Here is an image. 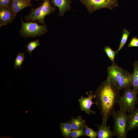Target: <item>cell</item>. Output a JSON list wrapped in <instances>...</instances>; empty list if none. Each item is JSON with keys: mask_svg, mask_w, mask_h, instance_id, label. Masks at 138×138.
Returning a JSON list of instances; mask_svg holds the SVG:
<instances>
[{"mask_svg": "<svg viewBox=\"0 0 138 138\" xmlns=\"http://www.w3.org/2000/svg\"><path fill=\"white\" fill-rule=\"evenodd\" d=\"M120 91L107 79L95 91L96 105L102 118V123L107 124L108 119L115 111V106L121 96Z\"/></svg>", "mask_w": 138, "mask_h": 138, "instance_id": "obj_1", "label": "cell"}, {"mask_svg": "<svg viewBox=\"0 0 138 138\" xmlns=\"http://www.w3.org/2000/svg\"><path fill=\"white\" fill-rule=\"evenodd\" d=\"M112 116L114 121V136L118 138H126L128 117L126 112L120 109L115 111Z\"/></svg>", "mask_w": 138, "mask_h": 138, "instance_id": "obj_2", "label": "cell"}, {"mask_svg": "<svg viewBox=\"0 0 138 138\" xmlns=\"http://www.w3.org/2000/svg\"><path fill=\"white\" fill-rule=\"evenodd\" d=\"M42 4L37 8H32L30 13L25 17L26 20L35 21L44 24L45 16L54 12L56 8L52 7L50 0H43Z\"/></svg>", "mask_w": 138, "mask_h": 138, "instance_id": "obj_3", "label": "cell"}, {"mask_svg": "<svg viewBox=\"0 0 138 138\" xmlns=\"http://www.w3.org/2000/svg\"><path fill=\"white\" fill-rule=\"evenodd\" d=\"M137 94L131 88L124 89L118 102L120 109L130 113L138 103Z\"/></svg>", "mask_w": 138, "mask_h": 138, "instance_id": "obj_4", "label": "cell"}, {"mask_svg": "<svg viewBox=\"0 0 138 138\" xmlns=\"http://www.w3.org/2000/svg\"><path fill=\"white\" fill-rule=\"evenodd\" d=\"M21 29L19 31L20 35L23 37H35L41 36L48 31L46 25H40L36 22H24L22 19Z\"/></svg>", "mask_w": 138, "mask_h": 138, "instance_id": "obj_5", "label": "cell"}, {"mask_svg": "<svg viewBox=\"0 0 138 138\" xmlns=\"http://www.w3.org/2000/svg\"><path fill=\"white\" fill-rule=\"evenodd\" d=\"M90 14L103 8L112 9L118 5V0H79Z\"/></svg>", "mask_w": 138, "mask_h": 138, "instance_id": "obj_6", "label": "cell"}, {"mask_svg": "<svg viewBox=\"0 0 138 138\" xmlns=\"http://www.w3.org/2000/svg\"><path fill=\"white\" fill-rule=\"evenodd\" d=\"M86 93L88 95L87 97H84L81 96L78 100L81 110L84 111L89 115L91 113L95 115L96 114V112L91 110L90 108L93 104L97 105L96 101L94 102L92 101L93 98H95V96L94 94L93 95V90L89 92V94L87 92Z\"/></svg>", "mask_w": 138, "mask_h": 138, "instance_id": "obj_7", "label": "cell"}, {"mask_svg": "<svg viewBox=\"0 0 138 138\" xmlns=\"http://www.w3.org/2000/svg\"><path fill=\"white\" fill-rule=\"evenodd\" d=\"M107 79L110 81L116 87L123 74V69L115 63L107 67Z\"/></svg>", "mask_w": 138, "mask_h": 138, "instance_id": "obj_8", "label": "cell"}, {"mask_svg": "<svg viewBox=\"0 0 138 138\" xmlns=\"http://www.w3.org/2000/svg\"><path fill=\"white\" fill-rule=\"evenodd\" d=\"M132 73L125 70H123L122 75L118 82L116 87L120 90L130 88L132 87Z\"/></svg>", "mask_w": 138, "mask_h": 138, "instance_id": "obj_9", "label": "cell"}, {"mask_svg": "<svg viewBox=\"0 0 138 138\" xmlns=\"http://www.w3.org/2000/svg\"><path fill=\"white\" fill-rule=\"evenodd\" d=\"M14 18L10 7H0V27L11 23Z\"/></svg>", "mask_w": 138, "mask_h": 138, "instance_id": "obj_10", "label": "cell"}, {"mask_svg": "<svg viewBox=\"0 0 138 138\" xmlns=\"http://www.w3.org/2000/svg\"><path fill=\"white\" fill-rule=\"evenodd\" d=\"M31 0H12L10 8L14 18L17 13L20 10L29 6H31Z\"/></svg>", "mask_w": 138, "mask_h": 138, "instance_id": "obj_11", "label": "cell"}, {"mask_svg": "<svg viewBox=\"0 0 138 138\" xmlns=\"http://www.w3.org/2000/svg\"><path fill=\"white\" fill-rule=\"evenodd\" d=\"M130 113L128 117V132L138 129V107H136Z\"/></svg>", "mask_w": 138, "mask_h": 138, "instance_id": "obj_12", "label": "cell"}, {"mask_svg": "<svg viewBox=\"0 0 138 138\" xmlns=\"http://www.w3.org/2000/svg\"><path fill=\"white\" fill-rule=\"evenodd\" d=\"M51 2L55 6L58 7L59 15L60 17L63 16L66 12L71 9L70 0H52Z\"/></svg>", "mask_w": 138, "mask_h": 138, "instance_id": "obj_13", "label": "cell"}, {"mask_svg": "<svg viewBox=\"0 0 138 138\" xmlns=\"http://www.w3.org/2000/svg\"><path fill=\"white\" fill-rule=\"evenodd\" d=\"M98 128V138H112L114 136L113 132L111 130L110 126L102 123L96 125Z\"/></svg>", "mask_w": 138, "mask_h": 138, "instance_id": "obj_14", "label": "cell"}, {"mask_svg": "<svg viewBox=\"0 0 138 138\" xmlns=\"http://www.w3.org/2000/svg\"><path fill=\"white\" fill-rule=\"evenodd\" d=\"M71 126L72 130H79L82 128L85 129L87 126L85 120L80 116H78L76 118L71 117Z\"/></svg>", "mask_w": 138, "mask_h": 138, "instance_id": "obj_15", "label": "cell"}, {"mask_svg": "<svg viewBox=\"0 0 138 138\" xmlns=\"http://www.w3.org/2000/svg\"><path fill=\"white\" fill-rule=\"evenodd\" d=\"M134 71L132 73V89L135 92L138 93V61L134 62L133 64Z\"/></svg>", "mask_w": 138, "mask_h": 138, "instance_id": "obj_16", "label": "cell"}, {"mask_svg": "<svg viewBox=\"0 0 138 138\" xmlns=\"http://www.w3.org/2000/svg\"><path fill=\"white\" fill-rule=\"evenodd\" d=\"M60 128L62 135L65 137L69 138L71 132V121L60 123Z\"/></svg>", "mask_w": 138, "mask_h": 138, "instance_id": "obj_17", "label": "cell"}, {"mask_svg": "<svg viewBox=\"0 0 138 138\" xmlns=\"http://www.w3.org/2000/svg\"><path fill=\"white\" fill-rule=\"evenodd\" d=\"M130 33V32L126 29L123 28L119 47L118 49L115 51L117 54H118L119 51L123 48L125 45Z\"/></svg>", "mask_w": 138, "mask_h": 138, "instance_id": "obj_18", "label": "cell"}, {"mask_svg": "<svg viewBox=\"0 0 138 138\" xmlns=\"http://www.w3.org/2000/svg\"><path fill=\"white\" fill-rule=\"evenodd\" d=\"M27 51H26L24 53H21V52H19L15 58L14 67L15 69H16L18 68L20 69L21 68V65L24 60L25 56L24 54Z\"/></svg>", "mask_w": 138, "mask_h": 138, "instance_id": "obj_19", "label": "cell"}, {"mask_svg": "<svg viewBox=\"0 0 138 138\" xmlns=\"http://www.w3.org/2000/svg\"><path fill=\"white\" fill-rule=\"evenodd\" d=\"M103 51L112 62V64H115V56L117 54L116 51L113 50L109 46H105L104 48Z\"/></svg>", "mask_w": 138, "mask_h": 138, "instance_id": "obj_20", "label": "cell"}, {"mask_svg": "<svg viewBox=\"0 0 138 138\" xmlns=\"http://www.w3.org/2000/svg\"><path fill=\"white\" fill-rule=\"evenodd\" d=\"M40 45L38 39L29 42L25 46L27 48V51L31 56V53L36 48Z\"/></svg>", "mask_w": 138, "mask_h": 138, "instance_id": "obj_21", "label": "cell"}, {"mask_svg": "<svg viewBox=\"0 0 138 138\" xmlns=\"http://www.w3.org/2000/svg\"><path fill=\"white\" fill-rule=\"evenodd\" d=\"M84 128H83L76 130L72 131L70 134V136L73 138H76L78 137L86 136L84 131Z\"/></svg>", "mask_w": 138, "mask_h": 138, "instance_id": "obj_22", "label": "cell"}, {"mask_svg": "<svg viewBox=\"0 0 138 138\" xmlns=\"http://www.w3.org/2000/svg\"><path fill=\"white\" fill-rule=\"evenodd\" d=\"M85 133L86 136L91 138H96L97 137L98 132L94 131L92 129L86 126L85 128Z\"/></svg>", "mask_w": 138, "mask_h": 138, "instance_id": "obj_23", "label": "cell"}, {"mask_svg": "<svg viewBox=\"0 0 138 138\" xmlns=\"http://www.w3.org/2000/svg\"><path fill=\"white\" fill-rule=\"evenodd\" d=\"M128 47H138V38L136 36L133 37L129 43Z\"/></svg>", "mask_w": 138, "mask_h": 138, "instance_id": "obj_24", "label": "cell"}, {"mask_svg": "<svg viewBox=\"0 0 138 138\" xmlns=\"http://www.w3.org/2000/svg\"><path fill=\"white\" fill-rule=\"evenodd\" d=\"M12 0H0V7H10Z\"/></svg>", "mask_w": 138, "mask_h": 138, "instance_id": "obj_25", "label": "cell"}, {"mask_svg": "<svg viewBox=\"0 0 138 138\" xmlns=\"http://www.w3.org/2000/svg\"><path fill=\"white\" fill-rule=\"evenodd\" d=\"M36 0V1H38L39 0Z\"/></svg>", "mask_w": 138, "mask_h": 138, "instance_id": "obj_26", "label": "cell"}]
</instances>
